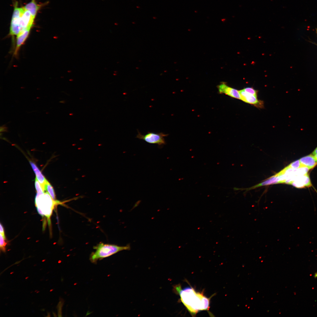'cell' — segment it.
Returning a JSON list of instances; mask_svg holds the SVG:
<instances>
[{
	"instance_id": "21",
	"label": "cell",
	"mask_w": 317,
	"mask_h": 317,
	"mask_svg": "<svg viewBox=\"0 0 317 317\" xmlns=\"http://www.w3.org/2000/svg\"><path fill=\"white\" fill-rule=\"evenodd\" d=\"M7 131V128L6 127L4 126H1L0 128V131L1 132H2L6 131Z\"/></svg>"
},
{
	"instance_id": "17",
	"label": "cell",
	"mask_w": 317,
	"mask_h": 317,
	"mask_svg": "<svg viewBox=\"0 0 317 317\" xmlns=\"http://www.w3.org/2000/svg\"><path fill=\"white\" fill-rule=\"evenodd\" d=\"M287 166L289 168L294 169H296L302 167L299 160L292 162Z\"/></svg>"
},
{
	"instance_id": "22",
	"label": "cell",
	"mask_w": 317,
	"mask_h": 317,
	"mask_svg": "<svg viewBox=\"0 0 317 317\" xmlns=\"http://www.w3.org/2000/svg\"><path fill=\"white\" fill-rule=\"evenodd\" d=\"M312 154L313 155H315L317 154V147L315 149L314 151H313Z\"/></svg>"
},
{
	"instance_id": "15",
	"label": "cell",
	"mask_w": 317,
	"mask_h": 317,
	"mask_svg": "<svg viewBox=\"0 0 317 317\" xmlns=\"http://www.w3.org/2000/svg\"><path fill=\"white\" fill-rule=\"evenodd\" d=\"M45 189L53 199L55 200V195L54 190L52 186L48 181L45 185Z\"/></svg>"
},
{
	"instance_id": "9",
	"label": "cell",
	"mask_w": 317,
	"mask_h": 317,
	"mask_svg": "<svg viewBox=\"0 0 317 317\" xmlns=\"http://www.w3.org/2000/svg\"><path fill=\"white\" fill-rule=\"evenodd\" d=\"M299 161L302 167L311 169L317 165V161L313 155L310 154L301 158Z\"/></svg>"
},
{
	"instance_id": "6",
	"label": "cell",
	"mask_w": 317,
	"mask_h": 317,
	"mask_svg": "<svg viewBox=\"0 0 317 317\" xmlns=\"http://www.w3.org/2000/svg\"><path fill=\"white\" fill-rule=\"evenodd\" d=\"M34 18L29 11L24 9L20 19L21 32L28 28H31Z\"/></svg>"
},
{
	"instance_id": "2",
	"label": "cell",
	"mask_w": 317,
	"mask_h": 317,
	"mask_svg": "<svg viewBox=\"0 0 317 317\" xmlns=\"http://www.w3.org/2000/svg\"><path fill=\"white\" fill-rule=\"evenodd\" d=\"M35 204L38 213L42 216H45L49 220L54 206L60 203L54 200L47 192L37 193L35 198Z\"/></svg>"
},
{
	"instance_id": "14",
	"label": "cell",
	"mask_w": 317,
	"mask_h": 317,
	"mask_svg": "<svg viewBox=\"0 0 317 317\" xmlns=\"http://www.w3.org/2000/svg\"><path fill=\"white\" fill-rule=\"evenodd\" d=\"M277 183H280L279 178L278 176H277L276 174H275L268 178L265 181L253 186L251 188H248V189L249 190L262 186H267Z\"/></svg>"
},
{
	"instance_id": "12",
	"label": "cell",
	"mask_w": 317,
	"mask_h": 317,
	"mask_svg": "<svg viewBox=\"0 0 317 317\" xmlns=\"http://www.w3.org/2000/svg\"><path fill=\"white\" fill-rule=\"evenodd\" d=\"M29 163L36 175V178L39 182L44 190H45V185L48 181L34 162L30 161Z\"/></svg>"
},
{
	"instance_id": "23",
	"label": "cell",
	"mask_w": 317,
	"mask_h": 317,
	"mask_svg": "<svg viewBox=\"0 0 317 317\" xmlns=\"http://www.w3.org/2000/svg\"><path fill=\"white\" fill-rule=\"evenodd\" d=\"M314 277L315 278L317 277V272L315 273L314 274Z\"/></svg>"
},
{
	"instance_id": "4",
	"label": "cell",
	"mask_w": 317,
	"mask_h": 317,
	"mask_svg": "<svg viewBox=\"0 0 317 317\" xmlns=\"http://www.w3.org/2000/svg\"><path fill=\"white\" fill-rule=\"evenodd\" d=\"M168 135L163 132L156 133L148 131L145 135L141 134L138 130V134L136 137L140 139L143 140L146 142L152 144H156L159 146H162L166 144V142L165 137Z\"/></svg>"
},
{
	"instance_id": "19",
	"label": "cell",
	"mask_w": 317,
	"mask_h": 317,
	"mask_svg": "<svg viewBox=\"0 0 317 317\" xmlns=\"http://www.w3.org/2000/svg\"><path fill=\"white\" fill-rule=\"evenodd\" d=\"M245 92L257 96V92L252 88L247 87L243 89Z\"/></svg>"
},
{
	"instance_id": "18",
	"label": "cell",
	"mask_w": 317,
	"mask_h": 317,
	"mask_svg": "<svg viewBox=\"0 0 317 317\" xmlns=\"http://www.w3.org/2000/svg\"><path fill=\"white\" fill-rule=\"evenodd\" d=\"M5 238L0 234V247L1 249L3 251H5V247L6 245V243L5 241Z\"/></svg>"
},
{
	"instance_id": "1",
	"label": "cell",
	"mask_w": 317,
	"mask_h": 317,
	"mask_svg": "<svg viewBox=\"0 0 317 317\" xmlns=\"http://www.w3.org/2000/svg\"><path fill=\"white\" fill-rule=\"evenodd\" d=\"M173 288L174 291L179 294L181 302L191 313L195 314L199 311L209 308V299L202 294L196 292L193 288L188 287L182 290L180 285Z\"/></svg>"
},
{
	"instance_id": "16",
	"label": "cell",
	"mask_w": 317,
	"mask_h": 317,
	"mask_svg": "<svg viewBox=\"0 0 317 317\" xmlns=\"http://www.w3.org/2000/svg\"><path fill=\"white\" fill-rule=\"evenodd\" d=\"M35 188L37 193H43L45 192V190L43 188L39 182L36 178L35 182Z\"/></svg>"
},
{
	"instance_id": "13",
	"label": "cell",
	"mask_w": 317,
	"mask_h": 317,
	"mask_svg": "<svg viewBox=\"0 0 317 317\" xmlns=\"http://www.w3.org/2000/svg\"><path fill=\"white\" fill-rule=\"evenodd\" d=\"M40 7V5L37 4L35 0H31L23 7L25 9L29 11L34 18Z\"/></svg>"
},
{
	"instance_id": "5",
	"label": "cell",
	"mask_w": 317,
	"mask_h": 317,
	"mask_svg": "<svg viewBox=\"0 0 317 317\" xmlns=\"http://www.w3.org/2000/svg\"><path fill=\"white\" fill-rule=\"evenodd\" d=\"M24 9L18 7L17 3L15 4L10 28L9 35L17 36L21 32L20 21Z\"/></svg>"
},
{
	"instance_id": "11",
	"label": "cell",
	"mask_w": 317,
	"mask_h": 317,
	"mask_svg": "<svg viewBox=\"0 0 317 317\" xmlns=\"http://www.w3.org/2000/svg\"><path fill=\"white\" fill-rule=\"evenodd\" d=\"M28 28L21 32L17 36L16 46L14 54L16 55L18 50L28 38L31 29Z\"/></svg>"
},
{
	"instance_id": "25",
	"label": "cell",
	"mask_w": 317,
	"mask_h": 317,
	"mask_svg": "<svg viewBox=\"0 0 317 317\" xmlns=\"http://www.w3.org/2000/svg\"><path fill=\"white\" fill-rule=\"evenodd\" d=\"M316 33H317V28L316 29Z\"/></svg>"
},
{
	"instance_id": "10",
	"label": "cell",
	"mask_w": 317,
	"mask_h": 317,
	"mask_svg": "<svg viewBox=\"0 0 317 317\" xmlns=\"http://www.w3.org/2000/svg\"><path fill=\"white\" fill-rule=\"evenodd\" d=\"M240 99L243 101L250 104L257 105L260 103L257 96L245 91L243 90L239 91Z\"/></svg>"
},
{
	"instance_id": "3",
	"label": "cell",
	"mask_w": 317,
	"mask_h": 317,
	"mask_svg": "<svg viewBox=\"0 0 317 317\" xmlns=\"http://www.w3.org/2000/svg\"><path fill=\"white\" fill-rule=\"evenodd\" d=\"M95 250L91 254L90 259L92 262H96L99 259L106 258L120 251L130 249L129 244L125 246H119L114 244L100 243L94 247Z\"/></svg>"
},
{
	"instance_id": "7",
	"label": "cell",
	"mask_w": 317,
	"mask_h": 317,
	"mask_svg": "<svg viewBox=\"0 0 317 317\" xmlns=\"http://www.w3.org/2000/svg\"><path fill=\"white\" fill-rule=\"evenodd\" d=\"M290 184L298 188L308 187L312 185L309 176L307 173L296 176Z\"/></svg>"
},
{
	"instance_id": "8",
	"label": "cell",
	"mask_w": 317,
	"mask_h": 317,
	"mask_svg": "<svg viewBox=\"0 0 317 317\" xmlns=\"http://www.w3.org/2000/svg\"><path fill=\"white\" fill-rule=\"evenodd\" d=\"M218 90L220 93H224L232 97L240 99L239 91L229 87L223 83L218 86Z\"/></svg>"
},
{
	"instance_id": "24",
	"label": "cell",
	"mask_w": 317,
	"mask_h": 317,
	"mask_svg": "<svg viewBox=\"0 0 317 317\" xmlns=\"http://www.w3.org/2000/svg\"><path fill=\"white\" fill-rule=\"evenodd\" d=\"M314 156H315V157L316 159V160L317 161V154H316V155H315Z\"/></svg>"
},
{
	"instance_id": "20",
	"label": "cell",
	"mask_w": 317,
	"mask_h": 317,
	"mask_svg": "<svg viewBox=\"0 0 317 317\" xmlns=\"http://www.w3.org/2000/svg\"><path fill=\"white\" fill-rule=\"evenodd\" d=\"M0 234H1V235L4 237L5 238V233H4V228L3 227V226L2 225H1V223H0Z\"/></svg>"
}]
</instances>
